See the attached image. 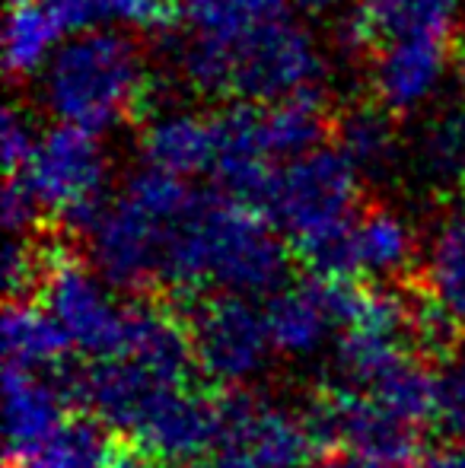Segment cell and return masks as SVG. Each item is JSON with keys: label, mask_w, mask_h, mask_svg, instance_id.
Masks as SVG:
<instances>
[{"label": "cell", "mask_w": 465, "mask_h": 468, "mask_svg": "<svg viewBox=\"0 0 465 468\" xmlns=\"http://www.w3.org/2000/svg\"><path fill=\"white\" fill-rule=\"evenodd\" d=\"M453 45L456 42L447 38H415V42L386 45L364 58L373 102H379L396 118L424 105L447 74Z\"/></svg>", "instance_id": "cell-11"}, {"label": "cell", "mask_w": 465, "mask_h": 468, "mask_svg": "<svg viewBox=\"0 0 465 468\" xmlns=\"http://www.w3.org/2000/svg\"><path fill=\"white\" fill-rule=\"evenodd\" d=\"M220 424L192 468H306L322 459L300 414L259 401L242 386H217Z\"/></svg>", "instance_id": "cell-7"}, {"label": "cell", "mask_w": 465, "mask_h": 468, "mask_svg": "<svg viewBox=\"0 0 465 468\" xmlns=\"http://www.w3.org/2000/svg\"><path fill=\"white\" fill-rule=\"evenodd\" d=\"M421 160L437 176H465V118L443 115L421 141Z\"/></svg>", "instance_id": "cell-22"}, {"label": "cell", "mask_w": 465, "mask_h": 468, "mask_svg": "<svg viewBox=\"0 0 465 468\" xmlns=\"http://www.w3.org/2000/svg\"><path fill=\"white\" fill-rule=\"evenodd\" d=\"M440 418L443 431L465 440V347L440 370Z\"/></svg>", "instance_id": "cell-23"}, {"label": "cell", "mask_w": 465, "mask_h": 468, "mask_svg": "<svg viewBox=\"0 0 465 468\" xmlns=\"http://www.w3.org/2000/svg\"><path fill=\"white\" fill-rule=\"evenodd\" d=\"M182 16L192 36L239 38L259 26L291 16V0H185Z\"/></svg>", "instance_id": "cell-21"}, {"label": "cell", "mask_w": 465, "mask_h": 468, "mask_svg": "<svg viewBox=\"0 0 465 468\" xmlns=\"http://www.w3.org/2000/svg\"><path fill=\"white\" fill-rule=\"evenodd\" d=\"M198 370L220 388L242 386L265 373L274 341L265 313L236 293H205L185 309Z\"/></svg>", "instance_id": "cell-9"}, {"label": "cell", "mask_w": 465, "mask_h": 468, "mask_svg": "<svg viewBox=\"0 0 465 468\" xmlns=\"http://www.w3.org/2000/svg\"><path fill=\"white\" fill-rule=\"evenodd\" d=\"M198 201L182 176L163 169H141L128 186L109 197L96 227L87 233V259L102 281L124 293L160 296L166 278L169 246L175 227Z\"/></svg>", "instance_id": "cell-4"}, {"label": "cell", "mask_w": 465, "mask_h": 468, "mask_svg": "<svg viewBox=\"0 0 465 468\" xmlns=\"http://www.w3.org/2000/svg\"><path fill=\"white\" fill-rule=\"evenodd\" d=\"M70 338L61 322L36 300H10L4 313V354L6 367L19 370H55L68 360Z\"/></svg>", "instance_id": "cell-17"}, {"label": "cell", "mask_w": 465, "mask_h": 468, "mask_svg": "<svg viewBox=\"0 0 465 468\" xmlns=\"http://www.w3.org/2000/svg\"><path fill=\"white\" fill-rule=\"evenodd\" d=\"M364 201L360 169L325 144L274 169L261 210L312 278H348V229Z\"/></svg>", "instance_id": "cell-3"}, {"label": "cell", "mask_w": 465, "mask_h": 468, "mask_svg": "<svg viewBox=\"0 0 465 468\" xmlns=\"http://www.w3.org/2000/svg\"><path fill=\"white\" fill-rule=\"evenodd\" d=\"M335 4L338 0H291V6H297V10H303V13H325Z\"/></svg>", "instance_id": "cell-29"}, {"label": "cell", "mask_w": 465, "mask_h": 468, "mask_svg": "<svg viewBox=\"0 0 465 468\" xmlns=\"http://www.w3.org/2000/svg\"><path fill=\"white\" fill-rule=\"evenodd\" d=\"M417 239L408 220L383 201L366 197L348 229V271L354 281L389 278L396 283L417 274Z\"/></svg>", "instance_id": "cell-13"}, {"label": "cell", "mask_w": 465, "mask_h": 468, "mask_svg": "<svg viewBox=\"0 0 465 468\" xmlns=\"http://www.w3.org/2000/svg\"><path fill=\"white\" fill-rule=\"evenodd\" d=\"M460 0H354L344 19V45L360 58L386 45L415 38H447L456 42Z\"/></svg>", "instance_id": "cell-10"}, {"label": "cell", "mask_w": 465, "mask_h": 468, "mask_svg": "<svg viewBox=\"0 0 465 468\" xmlns=\"http://www.w3.org/2000/svg\"><path fill=\"white\" fill-rule=\"evenodd\" d=\"M38 147V137L32 131V122L26 115V109L19 105H10L4 112V166L6 176H19L26 166H29L32 154Z\"/></svg>", "instance_id": "cell-25"}, {"label": "cell", "mask_w": 465, "mask_h": 468, "mask_svg": "<svg viewBox=\"0 0 465 468\" xmlns=\"http://www.w3.org/2000/svg\"><path fill=\"white\" fill-rule=\"evenodd\" d=\"M335 144L360 173H383L396 163L398 131L396 115L366 99L335 112Z\"/></svg>", "instance_id": "cell-18"}, {"label": "cell", "mask_w": 465, "mask_h": 468, "mask_svg": "<svg viewBox=\"0 0 465 468\" xmlns=\"http://www.w3.org/2000/svg\"><path fill=\"white\" fill-rule=\"evenodd\" d=\"M6 468H156L143 450L90 411L68 414L23 463Z\"/></svg>", "instance_id": "cell-12"}, {"label": "cell", "mask_w": 465, "mask_h": 468, "mask_svg": "<svg viewBox=\"0 0 465 468\" xmlns=\"http://www.w3.org/2000/svg\"><path fill=\"white\" fill-rule=\"evenodd\" d=\"M415 468H465V440H447L434 446Z\"/></svg>", "instance_id": "cell-27"}, {"label": "cell", "mask_w": 465, "mask_h": 468, "mask_svg": "<svg viewBox=\"0 0 465 468\" xmlns=\"http://www.w3.org/2000/svg\"><path fill=\"white\" fill-rule=\"evenodd\" d=\"M93 271L87 252H80V242L58 229V246L38 300L61 322L77 351L90 360H109L122 354L128 309L115 306L112 293Z\"/></svg>", "instance_id": "cell-8"}, {"label": "cell", "mask_w": 465, "mask_h": 468, "mask_svg": "<svg viewBox=\"0 0 465 468\" xmlns=\"http://www.w3.org/2000/svg\"><path fill=\"white\" fill-rule=\"evenodd\" d=\"M42 204L51 227L83 242L106 210L109 160L93 131L61 124L38 137L29 166L19 173Z\"/></svg>", "instance_id": "cell-6"}, {"label": "cell", "mask_w": 465, "mask_h": 468, "mask_svg": "<svg viewBox=\"0 0 465 468\" xmlns=\"http://www.w3.org/2000/svg\"><path fill=\"white\" fill-rule=\"evenodd\" d=\"M462 182H465V176H462Z\"/></svg>", "instance_id": "cell-31"}, {"label": "cell", "mask_w": 465, "mask_h": 468, "mask_svg": "<svg viewBox=\"0 0 465 468\" xmlns=\"http://www.w3.org/2000/svg\"><path fill=\"white\" fill-rule=\"evenodd\" d=\"M55 13V19L61 23L64 32H93V26L112 19L109 13V0H45Z\"/></svg>", "instance_id": "cell-26"}, {"label": "cell", "mask_w": 465, "mask_h": 468, "mask_svg": "<svg viewBox=\"0 0 465 468\" xmlns=\"http://www.w3.org/2000/svg\"><path fill=\"white\" fill-rule=\"evenodd\" d=\"M61 23L45 0H10L4 19V68L10 80H29L51 58Z\"/></svg>", "instance_id": "cell-19"}, {"label": "cell", "mask_w": 465, "mask_h": 468, "mask_svg": "<svg viewBox=\"0 0 465 468\" xmlns=\"http://www.w3.org/2000/svg\"><path fill=\"white\" fill-rule=\"evenodd\" d=\"M153 77L137 38L122 32H80L48 64L45 102L64 124L102 131L134 122L150 109Z\"/></svg>", "instance_id": "cell-5"}, {"label": "cell", "mask_w": 465, "mask_h": 468, "mask_svg": "<svg viewBox=\"0 0 465 468\" xmlns=\"http://www.w3.org/2000/svg\"><path fill=\"white\" fill-rule=\"evenodd\" d=\"M417 278L465 328V210L447 217V223L437 229L428 261L417 268Z\"/></svg>", "instance_id": "cell-20"}, {"label": "cell", "mask_w": 465, "mask_h": 468, "mask_svg": "<svg viewBox=\"0 0 465 468\" xmlns=\"http://www.w3.org/2000/svg\"><path fill=\"white\" fill-rule=\"evenodd\" d=\"M182 4L185 0H109V13L112 19H122L137 29L163 32L182 16Z\"/></svg>", "instance_id": "cell-24"}, {"label": "cell", "mask_w": 465, "mask_h": 468, "mask_svg": "<svg viewBox=\"0 0 465 468\" xmlns=\"http://www.w3.org/2000/svg\"><path fill=\"white\" fill-rule=\"evenodd\" d=\"M141 154L147 166L173 176L214 173L217 163V112H169L141 131Z\"/></svg>", "instance_id": "cell-15"}, {"label": "cell", "mask_w": 465, "mask_h": 468, "mask_svg": "<svg viewBox=\"0 0 465 468\" xmlns=\"http://www.w3.org/2000/svg\"><path fill=\"white\" fill-rule=\"evenodd\" d=\"M6 465L23 463L55 433L70 405L48 373L6 367Z\"/></svg>", "instance_id": "cell-14"}, {"label": "cell", "mask_w": 465, "mask_h": 468, "mask_svg": "<svg viewBox=\"0 0 465 468\" xmlns=\"http://www.w3.org/2000/svg\"><path fill=\"white\" fill-rule=\"evenodd\" d=\"M456 74H460V90H462V99H465V48L460 51V58H456Z\"/></svg>", "instance_id": "cell-30"}, {"label": "cell", "mask_w": 465, "mask_h": 468, "mask_svg": "<svg viewBox=\"0 0 465 468\" xmlns=\"http://www.w3.org/2000/svg\"><path fill=\"white\" fill-rule=\"evenodd\" d=\"M179 70L198 96L274 105L316 93L322 80V55L310 32L284 16L239 38L188 32L179 48Z\"/></svg>", "instance_id": "cell-2"}, {"label": "cell", "mask_w": 465, "mask_h": 468, "mask_svg": "<svg viewBox=\"0 0 465 468\" xmlns=\"http://www.w3.org/2000/svg\"><path fill=\"white\" fill-rule=\"evenodd\" d=\"M265 210L230 195H198L169 246L160 296L185 309L211 287L220 293H278L291 271V252Z\"/></svg>", "instance_id": "cell-1"}, {"label": "cell", "mask_w": 465, "mask_h": 468, "mask_svg": "<svg viewBox=\"0 0 465 468\" xmlns=\"http://www.w3.org/2000/svg\"><path fill=\"white\" fill-rule=\"evenodd\" d=\"M319 468H405V465H386L376 463V459L354 456V452H335V456H325Z\"/></svg>", "instance_id": "cell-28"}, {"label": "cell", "mask_w": 465, "mask_h": 468, "mask_svg": "<svg viewBox=\"0 0 465 468\" xmlns=\"http://www.w3.org/2000/svg\"><path fill=\"white\" fill-rule=\"evenodd\" d=\"M265 319L274 347L284 354L316 351L325 332L335 325L319 278L291 283V287H280L278 293H271L265 306Z\"/></svg>", "instance_id": "cell-16"}]
</instances>
